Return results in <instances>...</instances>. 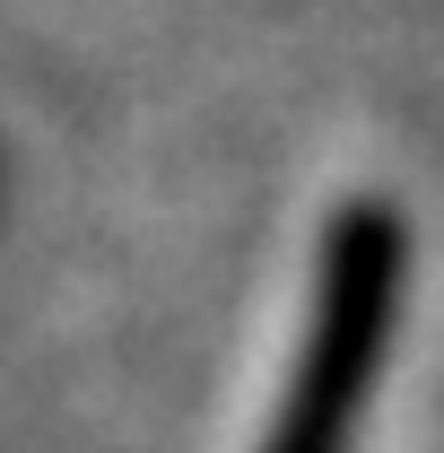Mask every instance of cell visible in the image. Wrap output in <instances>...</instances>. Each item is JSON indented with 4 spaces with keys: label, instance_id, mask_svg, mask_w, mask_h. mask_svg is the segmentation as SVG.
Segmentation results:
<instances>
[{
    "label": "cell",
    "instance_id": "1",
    "mask_svg": "<svg viewBox=\"0 0 444 453\" xmlns=\"http://www.w3.org/2000/svg\"><path fill=\"white\" fill-rule=\"evenodd\" d=\"M401 271H410V235L384 201H348L323 244V280H314V323L296 349V375L279 393V418L262 453H348L357 410L384 375V340L401 314Z\"/></svg>",
    "mask_w": 444,
    "mask_h": 453
}]
</instances>
